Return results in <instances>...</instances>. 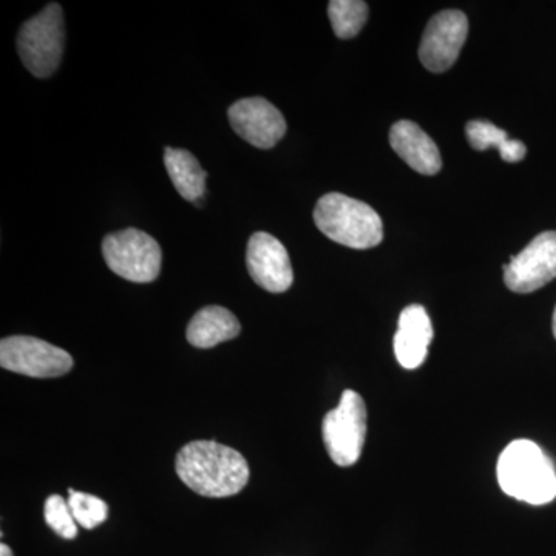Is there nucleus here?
Instances as JSON below:
<instances>
[{
	"mask_svg": "<svg viewBox=\"0 0 556 556\" xmlns=\"http://www.w3.org/2000/svg\"><path fill=\"white\" fill-rule=\"evenodd\" d=\"M175 466L179 479L201 496H233L249 481L244 456L215 441L189 442L179 450Z\"/></svg>",
	"mask_w": 556,
	"mask_h": 556,
	"instance_id": "obj_1",
	"label": "nucleus"
},
{
	"mask_svg": "<svg viewBox=\"0 0 556 556\" xmlns=\"http://www.w3.org/2000/svg\"><path fill=\"white\" fill-rule=\"evenodd\" d=\"M497 482L506 495L544 506L556 497L554 463L535 442L527 439L508 444L497 460Z\"/></svg>",
	"mask_w": 556,
	"mask_h": 556,
	"instance_id": "obj_2",
	"label": "nucleus"
},
{
	"mask_svg": "<svg viewBox=\"0 0 556 556\" xmlns=\"http://www.w3.org/2000/svg\"><path fill=\"white\" fill-rule=\"evenodd\" d=\"M314 223L329 240L353 249L379 247L383 240L382 218L364 201L331 192L314 208Z\"/></svg>",
	"mask_w": 556,
	"mask_h": 556,
	"instance_id": "obj_3",
	"label": "nucleus"
},
{
	"mask_svg": "<svg viewBox=\"0 0 556 556\" xmlns=\"http://www.w3.org/2000/svg\"><path fill=\"white\" fill-rule=\"evenodd\" d=\"M64 47V13L58 3H50L25 22L17 33V53L22 64L36 78H49L56 72Z\"/></svg>",
	"mask_w": 556,
	"mask_h": 556,
	"instance_id": "obj_4",
	"label": "nucleus"
},
{
	"mask_svg": "<svg viewBox=\"0 0 556 556\" xmlns=\"http://www.w3.org/2000/svg\"><path fill=\"white\" fill-rule=\"evenodd\" d=\"M321 434L336 466L350 467L357 463L367 439V407L361 394L343 391L338 407L325 416Z\"/></svg>",
	"mask_w": 556,
	"mask_h": 556,
	"instance_id": "obj_5",
	"label": "nucleus"
},
{
	"mask_svg": "<svg viewBox=\"0 0 556 556\" xmlns=\"http://www.w3.org/2000/svg\"><path fill=\"white\" fill-rule=\"evenodd\" d=\"M102 257L116 276L134 283H150L160 276L163 254L159 241L142 230L130 228L105 237Z\"/></svg>",
	"mask_w": 556,
	"mask_h": 556,
	"instance_id": "obj_6",
	"label": "nucleus"
},
{
	"mask_svg": "<svg viewBox=\"0 0 556 556\" xmlns=\"http://www.w3.org/2000/svg\"><path fill=\"white\" fill-rule=\"evenodd\" d=\"M0 365L3 369L30 378H60L73 368L67 351L30 336H13L0 342Z\"/></svg>",
	"mask_w": 556,
	"mask_h": 556,
	"instance_id": "obj_7",
	"label": "nucleus"
},
{
	"mask_svg": "<svg viewBox=\"0 0 556 556\" xmlns=\"http://www.w3.org/2000/svg\"><path fill=\"white\" fill-rule=\"evenodd\" d=\"M556 278V230L540 233L504 266L510 291L530 294Z\"/></svg>",
	"mask_w": 556,
	"mask_h": 556,
	"instance_id": "obj_8",
	"label": "nucleus"
},
{
	"mask_svg": "<svg viewBox=\"0 0 556 556\" xmlns=\"http://www.w3.org/2000/svg\"><path fill=\"white\" fill-rule=\"evenodd\" d=\"M468 20L459 10H445L428 22L419 47V60L433 73L447 72L466 43Z\"/></svg>",
	"mask_w": 556,
	"mask_h": 556,
	"instance_id": "obj_9",
	"label": "nucleus"
},
{
	"mask_svg": "<svg viewBox=\"0 0 556 556\" xmlns=\"http://www.w3.org/2000/svg\"><path fill=\"white\" fill-rule=\"evenodd\" d=\"M229 123L239 137L257 149H273L287 134V121L265 98H244L228 110Z\"/></svg>",
	"mask_w": 556,
	"mask_h": 556,
	"instance_id": "obj_10",
	"label": "nucleus"
},
{
	"mask_svg": "<svg viewBox=\"0 0 556 556\" xmlns=\"http://www.w3.org/2000/svg\"><path fill=\"white\" fill-rule=\"evenodd\" d=\"M247 266L252 280L273 294L287 292L294 283L287 248L268 232H255L249 239Z\"/></svg>",
	"mask_w": 556,
	"mask_h": 556,
	"instance_id": "obj_11",
	"label": "nucleus"
},
{
	"mask_svg": "<svg viewBox=\"0 0 556 556\" xmlns=\"http://www.w3.org/2000/svg\"><path fill=\"white\" fill-rule=\"evenodd\" d=\"M433 340V325L424 306L409 305L399 317L394 336V353L402 367L419 368L426 362L428 346Z\"/></svg>",
	"mask_w": 556,
	"mask_h": 556,
	"instance_id": "obj_12",
	"label": "nucleus"
},
{
	"mask_svg": "<svg viewBox=\"0 0 556 556\" xmlns=\"http://www.w3.org/2000/svg\"><path fill=\"white\" fill-rule=\"evenodd\" d=\"M390 144L419 174L437 175L442 169L441 152L437 142L413 121L402 119L391 127Z\"/></svg>",
	"mask_w": 556,
	"mask_h": 556,
	"instance_id": "obj_13",
	"label": "nucleus"
},
{
	"mask_svg": "<svg viewBox=\"0 0 556 556\" xmlns=\"http://www.w3.org/2000/svg\"><path fill=\"white\" fill-rule=\"evenodd\" d=\"M241 332L240 321L223 306H206L192 317L188 327V340L195 348H214L236 339Z\"/></svg>",
	"mask_w": 556,
	"mask_h": 556,
	"instance_id": "obj_14",
	"label": "nucleus"
},
{
	"mask_svg": "<svg viewBox=\"0 0 556 556\" xmlns=\"http://www.w3.org/2000/svg\"><path fill=\"white\" fill-rule=\"evenodd\" d=\"M164 166L174 182L179 195L188 201L199 203L206 192V172L200 166L199 160L182 149L166 148L164 150Z\"/></svg>",
	"mask_w": 556,
	"mask_h": 556,
	"instance_id": "obj_15",
	"label": "nucleus"
},
{
	"mask_svg": "<svg viewBox=\"0 0 556 556\" xmlns=\"http://www.w3.org/2000/svg\"><path fill=\"white\" fill-rule=\"evenodd\" d=\"M466 135L471 148L478 152L495 148L506 163H519L526 159L527 148L519 139L508 138L507 131L500 129L489 121H470L466 126Z\"/></svg>",
	"mask_w": 556,
	"mask_h": 556,
	"instance_id": "obj_16",
	"label": "nucleus"
},
{
	"mask_svg": "<svg viewBox=\"0 0 556 556\" xmlns=\"http://www.w3.org/2000/svg\"><path fill=\"white\" fill-rule=\"evenodd\" d=\"M328 16L339 39H353L368 20V5L362 0H331Z\"/></svg>",
	"mask_w": 556,
	"mask_h": 556,
	"instance_id": "obj_17",
	"label": "nucleus"
},
{
	"mask_svg": "<svg viewBox=\"0 0 556 556\" xmlns=\"http://www.w3.org/2000/svg\"><path fill=\"white\" fill-rule=\"evenodd\" d=\"M68 507L73 518L84 529H97L108 521L109 507L101 497L68 489Z\"/></svg>",
	"mask_w": 556,
	"mask_h": 556,
	"instance_id": "obj_18",
	"label": "nucleus"
},
{
	"mask_svg": "<svg viewBox=\"0 0 556 556\" xmlns=\"http://www.w3.org/2000/svg\"><path fill=\"white\" fill-rule=\"evenodd\" d=\"M43 517L50 529L54 533L64 538V540H73L78 535V522L73 518L67 501L60 495H51L46 501L43 508Z\"/></svg>",
	"mask_w": 556,
	"mask_h": 556,
	"instance_id": "obj_19",
	"label": "nucleus"
},
{
	"mask_svg": "<svg viewBox=\"0 0 556 556\" xmlns=\"http://www.w3.org/2000/svg\"><path fill=\"white\" fill-rule=\"evenodd\" d=\"M0 556H13L11 548L7 544H0Z\"/></svg>",
	"mask_w": 556,
	"mask_h": 556,
	"instance_id": "obj_20",
	"label": "nucleus"
},
{
	"mask_svg": "<svg viewBox=\"0 0 556 556\" xmlns=\"http://www.w3.org/2000/svg\"><path fill=\"white\" fill-rule=\"evenodd\" d=\"M552 327H554V336L556 339V308H555V313H554V325H552Z\"/></svg>",
	"mask_w": 556,
	"mask_h": 556,
	"instance_id": "obj_21",
	"label": "nucleus"
}]
</instances>
